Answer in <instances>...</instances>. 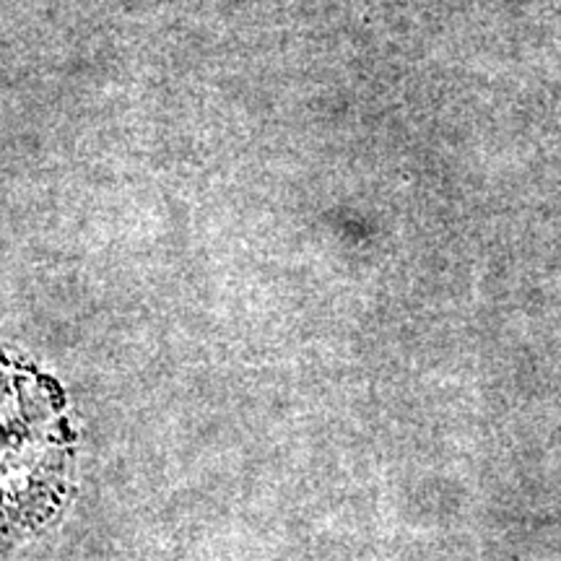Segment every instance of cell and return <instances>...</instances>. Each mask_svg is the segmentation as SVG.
<instances>
[{
	"mask_svg": "<svg viewBox=\"0 0 561 561\" xmlns=\"http://www.w3.org/2000/svg\"><path fill=\"white\" fill-rule=\"evenodd\" d=\"M73 468L62 392L19 362L0 359V543L50 523Z\"/></svg>",
	"mask_w": 561,
	"mask_h": 561,
	"instance_id": "6da1fadb",
	"label": "cell"
}]
</instances>
